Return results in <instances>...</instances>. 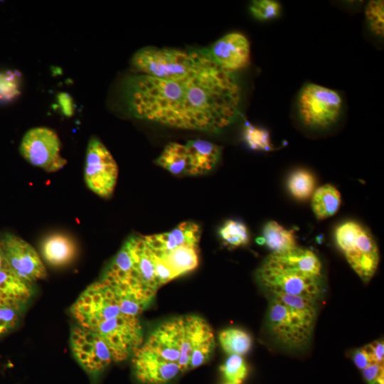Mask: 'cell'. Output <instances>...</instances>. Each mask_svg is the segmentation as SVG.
Instances as JSON below:
<instances>
[{
	"instance_id": "obj_33",
	"label": "cell",
	"mask_w": 384,
	"mask_h": 384,
	"mask_svg": "<svg viewBox=\"0 0 384 384\" xmlns=\"http://www.w3.org/2000/svg\"><path fill=\"white\" fill-rule=\"evenodd\" d=\"M366 347L375 363L383 364L384 344L382 340L375 341Z\"/></svg>"
},
{
	"instance_id": "obj_19",
	"label": "cell",
	"mask_w": 384,
	"mask_h": 384,
	"mask_svg": "<svg viewBox=\"0 0 384 384\" xmlns=\"http://www.w3.org/2000/svg\"><path fill=\"white\" fill-rule=\"evenodd\" d=\"M272 252H284L297 247L294 230L287 229L276 221H268L262 228V237L257 240Z\"/></svg>"
},
{
	"instance_id": "obj_31",
	"label": "cell",
	"mask_w": 384,
	"mask_h": 384,
	"mask_svg": "<svg viewBox=\"0 0 384 384\" xmlns=\"http://www.w3.org/2000/svg\"><path fill=\"white\" fill-rule=\"evenodd\" d=\"M383 364L373 363L363 370L366 380L369 384H384Z\"/></svg>"
},
{
	"instance_id": "obj_21",
	"label": "cell",
	"mask_w": 384,
	"mask_h": 384,
	"mask_svg": "<svg viewBox=\"0 0 384 384\" xmlns=\"http://www.w3.org/2000/svg\"><path fill=\"white\" fill-rule=\"evenodd\" d=\"M155 163L174 176H187L188 162L185 144L169 143L156 158Z\"/></svg>"
},
{
	"instance_id": "obj_22",
	"label": "cell",
	"mask_w": 384,
	"mask_h": 384,
	"mask_svg": "<svg viewBox=\"0 0 384 384\" xmlns=\"http://www.w3.org/2000/svg\"><path fill=\"white\" fill-rule=\"evenodd\" d=\"M287 187L294 198L305 201L312 196L316 190V178L308 169H295L287 178Z\"/></svg>"
},
{
	"instance_id": "obj_29",
	"label": "cell",
	"mask_w": 384,
	"mask_h": 384,
	"mask_svg": "<svg viewBox=\"0 0 384 384\" xmlns=\"http://www.w3.org/2000/svg\"><path fill=\"white\" fill-rule=\"evenodd\" d=\"M249 10L255 18L260 21H270L280 15L282 7L277 1L254 0L251 1Z\"/></svg>"
},
{
	"instance_id": "obj_26",
	"label": "cell",
	"mask_w": 384,
	"mask_h": 384,
	"mask_svg": "<svg viewBox=\"0 0 384 384\" xmlns=\"http://www.w3.org/2000/svg\"><path fill=\"white\" fill-rule=\"evenodd\" d=\"M21 75L16 70L0 72V102H7L21 93Z\"/></svg>"
},
{
	"instance_id": "obj_17",
	"label": "cell",
	"mask_w": 384,
	"mask_h": 384,
	"mask_svg": "<svg viewBox=\"0 0 384 384\" xmlns=\"http://www.w3.org/2000/svg\"><path fill=\"white\" fill-rule=\"evenodd\" d=\"M43 260L50 266L61 267L71 262L77 254L73 239L63 233H53L43 239L41 245Z\"/></svg>"
},
{
	"instance_id": "obj_32",
	"label": "cell",
	"mask_w": 384,
	"mask_h": 384,
	"mask_svg": "<svg viewBox=\"0 0 384 384\" xmlns=\"http://www.w3.org/2000/svg\"><path fill=\"white\" fill-rule=\"evenodd\" d=\"M356 366L361 370H363L369 365L375 363L370 357L366 346L357 349L353 356Z\"/></svg>"
},
{
	"instance_id": "obj_18",
	"label": "cell",
	"mask_w": 384,
	"mask_h": 384,
	"mask_svg": "<svg viewBox=\"0 0 384 384\" xmlns=\"http://www.w3.org/2000/svg\"><path fill=\"white\" fill-rule=\"evenodd\" d=\"M152 251L175 279L195 270L198 265V246L183 245L169 252Z\"/></svg>"
},
{
	"instance_id": "obj_27",
	"label": "cell",
	"mask_w": 384,
	"mask_h": 384,
	"mask_svg": "<svg viewBox=\"0 0 384 384\" xmlns=\"http://www.w3.org/2000/svg\"><path fill=\"white\" fill-rule=\"evenodd\" d=\"M220 370L228 383L233 384H240L248 371L245 360L239 355H230L220 366Z\"/></svg>"
},
{
	"instance_id": "obj_5",
	"label": "cell",
	"mask_w": 384,
	"mask_h": 384,
	"mask_svg": "<svg viewBox=\"0 0 384 384\" xmlns=\"http://www.w3.org/2000/svg\"><path fill=\"white\" fill-rule=\"evenodd\" d=\"M317 316L316 299L273 295L270 301L267 326L275 341L285 347L299 349L310 340Z\"/></svg>"
},
{
	"instance_id": "obj_13",
	"label": "cell",
	"mask_w": 384,
	"mask_h": 384,
	"mask_svg": "<svg viewBox=\"0 0 384 384\" xmlns=\"http://www.w3.org/2000/svg\"><path fill=\"white\" fill-rule=\"evenodd\" d=\"M208 50L215 63L231 73L245 68L250 63V42L243 34L238 32L225 34Z\"/></svg>"
},
{
	"instance_id": "obj_28",
	"label": "cell",
	"mask_w": 384,
	"mask_h": 384,
	"mask_svg": "<svg viewBox=\"0 0 384 384\" xmlns=\"http://www.w3.org/2000/svg\"><path fill=\"white\" fill-rule=\"evenodd\" d=\"M383 1H370L365 9V16L370 31L375 36H383Z\"/></svg>"
},
{
	"instance_id": "obj_16",
	"label": "cell",
	"mask_w": 384,
	"mask_h": 384,
	"mask_svg": "<svg viewBox=\"0 0 384 384\" xmlns=\"http://www.w3.org/2000/svg\"><path fill=\"white\" fill-rule=\"evenodd\" d=\"M31 295V284L19 278L8 263L0 270V306L23 307Z\"/></svg>"
},
{
	"instance_id": "obj_30",
	"label": "cell",
	"mask_w": 384,
	"mask_h": 384,
	"mask_svg": "<svg viewBox=\"0 0 384 384\" xmlns=\"http://www.w3.org/2000/svg\"><path fill=\"white\" fill-rule=\"evenodd\" d=\"M22 308L0 306V336L6 334L17 324Z\"/></svg>"
},
{
	"instance_id": "obj_25",
	"label": "cell",
	"mask_w": 384,
	"mask_h": 384,
	"mask_svg": "<svg viewBox=\"0 0 384 384\" xmlns=\"http://www.w3.org/2000/svg\"><path fill=\"white\" fill-rule=\"evenodd\" d=\"M243 139L248 147L255 151H269L273 149L271 139L266 129L246 122L243 130Z\"/></svg>"
},
{
	"instance_id": "obj_12",
	"label": "cell",
	"mask_w": 384,
	"mask_h": 384,
	"mask_svg": "<svg viewBox=\"0 0 384 384\" xmlns=\"http://www.w3.org/2000/svg\"><path fill=\"white\" fill-rule=\"evenodd\" d=\"M0 250L12 271L31 284L43 279L47 271L39 255L28 242L11 233L0 238Z\"/></svg>"
},
{
	"instance_id": "obj_3",
	"label": "cell",
	"mask_w": 384,
	"mask_h": 384,
	"mask_svg": "<svg viewBox=\"0 0 384 384\" xmlns=\"http://www.w3.org/2000/svg\"><path fill=\"white\" fill-rule=\"evenodd\" d=\"M144 309L100 280L82 291L70 314L77 324L103 340L113 362H121L132 357L144 340L140 316Z\"/></svg>"
},
{
	"instance_id": "obj_4",
	"label": "cell",
	"mask_w": 384,
	"mask_h": 384,
	"mask_svg": "<svg viewBox=\"0 0 384 384\" xmlns=\"http://www.w3.org/2000/svg\"><path fill=\"white\" fill-rule=\"evenodd\" d=\"M259 283L272 295L301 296L316 299L322 292V264L311 250L294 249L272 252L256 272Z\"/></svg>"
},
{
	"instance_id": "obj_6",
	"label": "cell",
	"mask_w": 384,
	"mask_h": 384,
	"mask_svg": "<svg viewBox=\"0 0 384 384\" xmlns=\"http://www.w3.org/2000/svg\"><path fill=\"white\" fill-rule=\"evenodd\" d=\"M214 62L207 48L182 50L146 46L134 53L130 64L138 74L176 80Z\"/></svg>"
},
{
	"instance_id": "obj_35",
	"label": "cell",
	"mask_w": 384,
	"mask_h": 384,
	"mask_svg": "<svg viewBox=\"0 0 384 384\" xmlns=\"http://www.w3.org/2000/svg\"><path fill=\"white\" fill-rule=\"evenodd\" d=\"M225 384H233V383H225Z\"/></svg>"
},
{
	"instance_id": "obj_2",
	"label": "cell",
	"mask_w": 384,
	"mask_h": 384,
	"mask_svg": "<svg viewBox=\"0 0 384 384\" xmlns=\"http://www.w3.org/2000/svg\"><path fill=\"white\" fill-rule=\"evenodd\" d=\"M215 346L213 329L197 315H183L157 325L132 358L134 375L143 384H166L207 363Z\"/></svg>"
},
{
	"instance_id": "obj_10",
	"label": "cell",
	"mask_w": 384,
	"mask_h": 384,
	"mask_svg": "<svg viewBox=\"0 0 384 384\" xmlns=\"http://www.w3.org/2000/svg\"><path fill=\"white\" fill-rule=\"evenodd\" d=\"M61 144L57 134L45 127L30 129L23 135L19 151L31 164L48 172H55L66 164L60 155Z\"/></svg>"
},
{
	"instance_id": "obj_1",
	"label": "cell",
	"mask_w": 384,
	"mask_h": 384,
	"mask_svg": "<svg viewBox=\"0 0 384 384\" xmlns=\"http://www.w3.org/2000/svg\"><path fill=\"white\" fill-rule=\"evenodd\" d=\"M123 95L127 111L136 119L215 133L236 121L242 98L235 73L215 62L181 79L129 76Z\"/></svg>"
},
{
	"instance_id": "obj_24",
	"label": "cell",
	"mask_w": 384,
	"mask_h": 384,
	"mask_svg": "<svg viewBox=\"0 0 384 384\" xmlns=\"http://www.w3.org/2000/svg\"><path fill=\"white\" fill-rule=\"evenodd\" d=\"M222 241L232 248L246 245L250 240V232L246 225L238 220L229 219L224 222L218 231Z\"/></svg>"
},
{
	"instance_id": "obj_9",
	"label": "cell",
	"mask_w": 384,
	"mask_h": 384,
	"mask_svg": "<svg viewBox=\"0 0 384 384\" xmlns=\"http://www.w3.org/2000/svg\"><path fill=\"white\" fill-rule=\"evenodd\" d=\"M118 177V166L112 155L96 137L87 144L84 178L87 187L102 198H109L114 192Z\"/></svg>"
},
{
	"instance_id": "obj_34",
	"label": "cell",
	"mask_w": 384,
	"mask_h": 384,
	"mask_svg": "<svg viewBox=\"0 0 384 384\" xmlns=\"http://www.w3.org/2000/svg\"><path fill=\"white\" fill-rule=\"evenodd\" d=\"M58 101L63 114L71 117L74 112V104L71 96L67 92H60L58 95Z\"/></svg>"
},
{
	"instance_id": "obj_20",
	"label": "cell",
	"mask_w": 384,
	"mask_h": 384,
	"mask_svg": "<svg viewBox=\"0 0 384 384\" xmlns=\"http://www.w3.org/2000/svg\"><path fill=\"white\" fill-rule=\"evenodd\" d=\"M311 208L318 220L333 216L340 208L341 196L331 184H325L316 189L312 195Z\"/></svg>"
},
{
	"instance_id": "obj_15",
	"label": "cell",
	"mask_w": 384,
	"mask_h": 384,
	"mask_svg": "<svg viewBox=\"0 0 384 384\" xmlns=\"http://www.w3.org/2000/svg\"><path fill=\"white\" fill-rule=\"evenodd\" d=\"M187 176H201L211 171L220 159L221 147L204 139H192L186 144Z\"/></svg>"
},
{
	"instance_id": "obj_14",
	"label": "cell",
	"mask_w": 384,
	"mask_h": 384,
	"mask_svg": "<svg viewBox=\"0 0 384 384\" xmlns=\"http://www.w3.org/2000/svg\"><path fill=\"white\" fill-rule=\"evenodd\" d=\"M201 227L187 220L178 225L169 232L143 236L147 245L154 251L169 252L183 245L198 246Z\"/></svg>"
},
{
	"instance_id": "obj_23",
	"label": "cell",
	"mask_w": 384,
	"mask_h": 384,
	"mask_svg": "<svg viewBox=\"0 0 384 384\" xmlns=\"http://www.w3.org/2000/svg\"><path fill=\"white\" fill-rule=\"evenodd\" d=\"M218 341L223 350L229 355L242 356L252 346V338L245 331L239 329H227L218 335Z\"/></svg>"
},
{
	"instance_id": "obj_11",
	"label": "cell",
	"mask_w": 384,
	"mask_h": 384,
	"mask_svg": "<svg viewBox=\"0 0 384 384\" xmlns=\"http://www.w3.org/2000/svg\"><path fill=\"white\" fill-rule=\"evenodd\" d=\"M70 346L77 363L92 378L98 376L113 362L110 351L103 340L78 324L70 330Z\"/></svg>"
},
{
	"instance_id": "obj_8",
	"label": "cell",
	"mask_w": 384,
	"mask_h": 384,
	"mask_svg": "<svg viewBox=\"0 0 384 384\" xmlns=\"http://www.w3.org/2000/svg\"><path fill=\"white\" fill-rule=\"evenodd\" d=\"M343 109L341 95L336 90L315 83H306L296 99V112L306 128L324 130L334 125Z\"/></svg>"
},
{
	"instance_id": "obj_7",
	"label": "cell",
	"mask_w": 384,
	"mask_h": 384,
	"mask_svg": "<svg viewBox=\"0 0 384 384\" xmlns=\"http://www.w3.org/2000/svg\"><path fill=\"white\" fill-rule=\"evenodd\" d=\"M334 238L337 247L360 278L368 282L375 273L380 255L377 243L369 230L355 220L336 226Z\"/></svg>"
}]
</instances>
